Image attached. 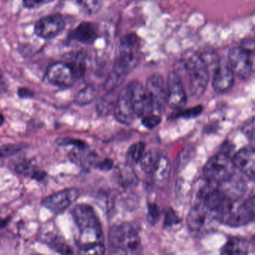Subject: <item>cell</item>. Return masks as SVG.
Instances as JSON below:
<instances>
[{"label": "cell", "mask_w": 255, "mask_h": 255, "mask_svg": "<svg viewBox=\"0 0 255 255\" xmlns=\"http://www.w3.org/2000/svg\"><path fill=\"white\" fill-rule=\"evenodd\" d=\"M232 159L236 168L242 171L250 180L255 179V153L253 147L241 149Z\"/></svg>", "instance_id": "cell-17"}, {"label": "cell", "mask_w": 255, "mask_h": 255, "mask_svg": "<svg viewBox=\"0 0 255 255\" xmlns=\"http://www.w3.org/2000/svg\"><path fill=\"white\" fill-rule=\"evenodd\" d=\"M234 76L228 64L219 63L213 73V88L219 94L229 92L234 86Z\"/></svg>", "instance_id": "cell-16"}, {"label": "cell", "mask_w": 255, "mask_h": 255, "mask_svg": "<svg viewBox=\"0 0 255 255\" xmlns=\"http://www.w3.org/2000/svg\"><path fill=\"white\" fill-rule=\"evenodd\" d=\"M202 111L203 107L201 106H197V107H192V108L183 110L179 113V116L183 118V119H195V118L198 117L200 114H201Z\"/></svg>", "instance_id": "cell-32"}, {"label": "cell", "mask_w": 255, "mask_h": 255, "mask_svg": "<svg viewBox=\"0 0 255 255\" xmlns=\"http://www.w3.org/2000/svg\"><path fill=\"white\" fill-rule=\"evenodd\" d=\"M118 181L124 187H130L138 184V177L131 165H122L117 168Z\"/></svg>", "instance_id": "cell-21"}, {"label": "cell", "mask_w": 255, "mask_h": 255, "mask_svg": "<svg viewBox=\"0 0 255 255\" xmlns=\"http://www.w3.org/2000/svg\"><path fill=\"white\" fill-rule=\"evenodd\" d=\"M54 0H23L25 8L29 9L40 8L47 4L51 3Z\"/></svg>", "instance_id": "cell-33"}, {"label": "cell", "mask_w": 255, "mask_h": 255, "mask_svg": "<svg viewBox=\"0 0 255 255\" xmlns=\"http://www.w3.org/2000/svg\"><path fill=\"white\" fill-rule=\"evenodd\" d=\"M161 122H162V119H161L160 116L150 114L143 117L141 122H142L143 126L144 128L152 129L160 125Z\"/></svg>", "instance_id": "cell-31"}, {"label": "cell", "mask_w": 255, "mask_h": 255, "mask_svg": "<svg viewBox=\"0 0 255 255\" xmlns=\"http://www.w3.org/2000/svg\"><path fill=\"white\" fill-rule=\"evenodd\" d=\"M255 219V196L240 201L231 203L229 209L222 218L221 222L231 227H241L249 225Z\"/></svg>", "instance_id": "cell-6"}, {"label": "cell", "mask_w": 255, "mask_h": 255, "mask_svg": "<svg viewBox=\"0 0 255 255\" xmlns=\"http://www.w3.org/2000/svg\"><path fill=\"white\" fill-rule=\"evenodd\" d=\"M89 15L98 14L102 8V0H71Z\"/></svg>", "instance_id": "cell-25"}, {"label": "cell", "mask_w": 255, "mask_h": 255, "mask_svg": "<svg viewBox=\"0 0 255 255\" xmlns=\"http://www.w3.org/2000/svg\"><path fill=\"white\" fill-rule=\"evenodd\" d=\"M72 216L78 231L77 243L80 251L103 243L102 227L91 206L85 204L76 205L73 209Z\"/></svg>", "instance_id": "cell-2"}, {"label": "cell", "mask_w": 255, "mask_h": 255, "mask_svg": "<svg viewBox=\"0 0 255 255\" xmlns=\"http://www.w3.org/2000/svg\"><path fill=\"white\" fill-rule=\"evenodd\" d=\"M14 170L20 175L32 177L34 173L36 171L37 168L31 161L23 160L15 165Z\"/></svg>", "instance_id": "cell-28"}, {"label": "cell", "mask_w": 255, "mask_h": 255, "mask_svg": "<svg viewBox=\"0 0 255 255\" xmlns=\"http://www.w3.org/2000/svg\"><path fill=\"white\" fill-rule=\"evenodd\" d=\"M47 80L53 86L59 88H70L78 80L72 67L66 62H59L49 67Z\"/></svg>", "instance_id": "cell-9"}, {"label": "cell", "mask_w": 255, "mask_h": 255, "mask_svg": "<svg viewBox=\"0 0 255 255\" xmlns=\"http://www.w3.org/2000/svg\"><path fill=\"white\" fill-rule=\"evenodd\" d=\"M4 122H5V118H4L3 115L0 113V127L3 125Z\"/></svg>", "instance_id": "cell-43"}, {"label": "cell", "mask_w": 255, "mask_h": 255, "mask_svg": "<svg viewBox=\"0 0 255 255\" xmlns=\"http://www.w3.org/2000/svg\"><path fill=\"white\" fill-rule=\"evenodd\" d=\"M255 53H250L243 47H234L228 54V65L235 77L240 80H247L253 74Z\"/></svg>", "instance_id": "cell-7"}, {"label": "cell", "mask_w": 255, "mask_h": 255, "mask_svg": "<svg viewBox=\"0 0 255 255\" xmlns=\"http://www.w3.org/2000/svg\"><path fill=\"white\" fill-rule=\"evenodd\" d=\"M47 175V172L44 171H41V170L37 169L36 171L34 173L33 175L31 178L33 180H37V181H41L45 178L46 176Z\"/></svg>", "instance_id": "cell-41"}, {"label": "cell", "mask_w": 255, "mask_h": 255, "mask_svg": "<svg viewBox=\"0 0 255 255\" xmlns=\"http://www.w3.org/2000/svg\"><path fill=\"white\" fill-rule=\"evenodd\" d=\"M236 167L232 158L225 153H219L213 156L206 163L204 175L210 183L220 184L235 174Z\"/></svg>", "instance_id": "cell-5"}, {"label": "cell", "mask_w": 255, "mask_h": 255, "mask_svg": "<svg viewBox=\"0 0 255 255\" xmlns=\"http://www.w3.org/2000/svg\"><path fill=\"white\" fill-rule=\"evenodd\" d=\"M66 26L65 17L60 14H50L41 17L35 23L34 31L39 38L51 39L56 38Z\"/></svg>", "instance_id": "cell-10"}, {"label": "cell", "mask_w": 255, "mask_h": 255, "mask_svg": "<svg viewBox=\"0 0 255 255\" xmlns=\"http://www.w3.org/2000/svg\"><path fill=\"white\" fill-rule=\"evenodd\" d=\"M132 108L136 117H144L152 114L154 107L146 88L138 81L128 85Z\"/></svg>", "instance_id": "cell-8"}, {"label": "cell", "mask_w": 255, "mask_h": 255, "mask_svg": "<svg viewBox=\"0 0 255 255\" xmlns=\"http://www.w3.org/2000/svg\"><path fill=\"white\" fill-rule=\"evenodd\" d=\"M17 95L21 99H31L35 96V92L28 88H19L17 90Z\"/></svg>", "instance_id": "cell-37"}, {"label": "cell", "mask_w": 255, "mask_h": 255, "mask_svg": "<svg viewBox=\"0 0 255 255\" xmlns=\"http://www.w3.org/2000/svg\"><path fill=\"white\" fill-rule=\"evenodd\" d=\"M66 62H68L72 67L78 80L82 78L86 74V58L83 53H77L70 55L69 59L66 61Z\"/></svg>", "instance_id": "cell-23"}, {"label": "cell", "mask_w": 255, "mask_h": 255, "mask_svg": "<svg viewBox=\"0 0 255 255\" xmlns=\"http://www.w3.org/2000/svg\"><path fill=\"white\" fill-rule=\"evenodd\" d=\"M118 94L119 93L116 92V90L110 91L100 98L96 105L97 112L100 116H107L114 110L116 101H117Z\"/></svg>", "instance_id": "cell-22"}, {"label": "cell", "mask_w": 255, "mask_h": 255, "mask_svg": "<svg viewBox=\"0 0 255 255\" xmlns=\"http://www.w3.org/2000/svg\"><path fill=\"white\" fill-rule=\"evenodd\" d=\"M113 162L110 159H106L95 164V166L102 171H109L113 168Z\"/></svg>", "instance_id": "cell-39"}, {"label": "cell", "mask_w": 255, "mask_h": 255, "mask_svg": "<svg viewBox=\"0 0 255 255\" xmlns=\"http://www.w3.org/2000/svg\"><path fill=\"white\" fill-rule=\"evenodd\" d=\"M168 106L174 110H181L187 101L183 80L175 71L168 74L166 82Z\"/></svg>", "instance_id": "cell-11"}, {"label": "cell", "mask_w": 255, "mask_h": 255, "mask_svg": "<svg viewBox=\"0 0 255 255\" xmlns=\"http://www.w3.org/2000/svg\"><path fill=\"white\" fill-rule=\"evenodd\" d=\"M56 143L59 146L65 147V146L73 145L78 150H85L87 147V144L81 140L76 139V138H70V137H64L59 138L56 140Z\"/></svg>", "instance_id": "cell-30"}, {"label": "cell", "mask_w": 255, "mask_h": 255, "mask_svg": "<svg viewBox=\"0 0 255 255\" xmlns=\"http://www.w3.org/2000/svg\"><path fill=\"white\" fill-rule=\"evenodd\" d=\"M145 152V144L141 141L135 143L129 148L127 155L128 163L129 165L132 164L138 163L143 154Z\"/></svg>", "instance_id": "cell-26"}, {"label": "cell", "mask_w": 255, "mask_h": 255, "mask_svg": "<svg viewBox=\"0 0 255 255\" xmlns=\"http://www.w3.org/2000/svg\"><path fill=\"white\" fill-rule=\"evenodd\" d=\"M250 243L246 239L234 237L230 239L221 250V254L225 255H248Z\"/></svg>", "instance_id": "cell-20"}, {"label": "cell", "mask_w": 255, "mask_h": 255, "mask_svg": "<svg viewBox=\"0 0 255 255\" xmlns=\"http://www.w3.org/2000/svg\"><path fill=\"white\" fill-rule=\"evenodd\" d=\"M175 71L186 77L189 95L195 99L201 98L205 93L209 83L210 71L199 53L188 50L177 62Z\"/></svg>", "instance_id": "cell-1"}, {"label": "cell", "mask_w": 255, "mask_h": 255, "mask_svg": "<svg viewBox=\"0 0 255 255\" xmlns=\"http://www.w3.org/2000/svg\"><path fill=\"white\" fill-rule=\"evenodd\" d=\"M178 222V216L176 215V213H174L172 210H170L166 214V218H165V225H167V226H170V225L177 224Z\"/></svg>", "instance_id": "cell-38"}, {"label": "cell", "mask_w": 255, "mask_h": 255, "mask_svg": "<svg viewBox=\"0 0 255 255\" xmlns=\"http://www.w3.org/2000/svg\"><path fill=\"white\" fill-rule=\"evenodd\" d=\"M113 112L116 119L123 125H131L135 120L136 116L132 108L128 86H125L118 94L117 101Z\"/></svg>", "instance_id": "cell-14"}, {"label": "cell", "mask_w": 255, "mask_h": 255, "mask_svg": "<svg viewBox=\"0 0 255 255\" xmlns=\"http://www.w3.org/2000/svg\"><path fill=\"white\" fill-rule=\"evenodd\" d=\"M243 132L253 142L255 139V120L252 119L250 122L243 128Z\"/></svg>", "instance_id": "cell-35"}, {"label": "cell", "mask_w": 255, "mask_h": 255, "mask_svg": "<svg viewBox=\"0 0 255 255\" xmlns=\"http://www.w3.org/2000/svg\"><path fill=\"white\" fill-rule=\"evenodd\" d=\"M140 59L141 41L135 34H128L119 43V53L112 71L125 79L138 66Z\"/></svg>", "instance_id": "cell-3"}, {"label": "cell", "mask_w": 255, "mask_h": 255, "mask_svg": "<svg viewBox=\"0 0 255 255\" xmlns=\"http://www.w3.org/2000/svg\"><path fill=\"white\" fill-rule=\"evenodd\" d=\"M214 219H216V215L199 201L188 214V228L192 232H201Z\"/></svg>", "instance_id": "cell-15"}, {"label": "cell", "mask_w": 255, "mask_h": 255, "mask_svg": "<svg viewBox=\"0 0 255 255\" xmlns=\"http://www.w3.org/2000/svg\"><path fill=\"white\" fill-rule=\"evenodd\" d=\"M170 173H171V164L168 158L165 156L159 157L151 172L155 184L158 187H164L169 179Z\"/></svg>", "instance_id": "cell-19"}, {"label": "cell", "mask_w": 255, "mask_h": 255, "mask_svg": "<svg viewBox=\"0 0 255 255\" xmlns=\"http://www.w3.org/2000/svg\"><path fill=\"white\" fill-rule=\"evenodd\" d=\"M105 250L104 243H101V244L95 245V246L88 248V249L80 250V253L83 254V255H103L105 253Z\"/></svg>", "instance_id": "cell-34"}, {"label": "cell", "mask_w": 255, "mask_h": 255, "mask_svg": "<svg viewBox=\"0 0 255 255\" xmlns=\"http://www.w3.org/2000/svg\"><path fill=\"white\" fill-rule=\"evenodd\" d=\"M110 252L117 255H135L141 249L138 233L129 224L114 225L109 232Z\"/></svg>", "instance_id": "cell-4"}, {"label": "cell", "mask_w": 255, "mask_h": 255, "mask_svg": "<svg viewBox=\"0 0 255 255\" xmlns=\"http://www.w3.org/2000/svg\"><path fill=\"white\" fill-rule=\"evenodd\" d=\"M7 223H8V221H7L6 219L0 218V229H2V228H5V227L7 225Z\"/></svg>", "instance_id": "cell-42"}, {"label": "cell", "mask_w": 255, "mask_h": 255, "mask_svg": "<svg viewBox=\"0 0 255 255\" xmlns=\"http://www.w3.org/2000/svg\"><path fill=\"white\" fill-rule=\"evenodd\" d=\"M98 28L92 22L84 21L71 30L68 38L82 44H93L98 38Z\"/></svg>", "instance_id": "cell-18"}, {"label": "cell", "mask_w": 255, "mask_h": 255, "mask_svg": "<svg viewBox=\"0 0 255 255\" xmlns=\"http://www.w3.org/2000/svg\"><path fill=\"white\" fill-rule=\"evenodd\" d=\"M25 144H8L0 146V159L9 157L25 148Z\"/></svg>", "instance_id": "cell-29"}, {"label": "cell", "mask_w": 255, "mask_h": 255, "mask_svg": "<svg viewBox=\"0 0 255 255\" xmlns=\"http://www.w3.org/2000/svg\"><path fill=\"white\" fill-rule=\"evenodd\" d=\"M159 216V210L157 206L155 204H150L148 206V219L151 221L152 223H154Z\"/></svg>", "instance_id": "cell-36"}, {"label": "cell", "mask_w": 255, "mask_h": 255, "mask_svg": "<svg viewBox=\"0 0 255 255\" xmlns=\"http://www.w3.org/2000/svg\"><path fill=\"white\" fill-rule=\"evenodd\" d=\"M77 189H66L44 198L41 204L55 214L65 212L78 198Z\"/></svg>", "instance_id": "cell-13"}, {"label": "cell", "mask_w": 255, "mask_h": 255, "mask_svg": "<svg viewBox=\"0 0 255 255\" xmlns=\"http://www.w3.org/2000/svg\"><path fill=\"white\" fill-rule=\"evenodd\" d=\"M99 91L94 86H86L82 89L75 98V103L77 105L86 106L95 101L98 97Z\"/></svg>", "instance_id": "cell-24"}, {"label": "cell", "mask_w": 255, "mask_h": 255, "mask_svg": "<svg viewBox=\"0 0 255 255\" xmlns=\"http://www.w3.org/2000/svg\"><path fill=\"white\" fill-rule=\"evenodd\" d=\"M158 159H159V156H157V154L150 150L147 153L144 152L138 163H140V166L144 172L151 173Z\"/></svg>", "instance_id": "cell-27"}, {"label": "cell", "mask_w": 255, "mask_h": 255, "mask_svg": "<svg viewBox=\"0 0 255 255\" xmlns=\"http://www.w3.org/2000/svg\"><path fill=\"white\" fill-rule=\"evenodd\" d=\"M8 89V82L3 72L0 70V96L6 93Z\"/></svg>", "instance_id": "cell-40"}, {"label": "cell", "mask_w": 255, "mask_h": 255, "mask_svg": "<svg viewBox=\"0 0 255 255\" xmlns=\"http://www.w3.org/2000/svg\"><path fill=\"white\" fill-rule=\"evenodd\" d=\"M145 88L153 102L154 110L162 113L168 106L166 83L163 77L159 74H153L147 79Z\"/></svg>", "instance_id": "cell-12"}]
</instances>
